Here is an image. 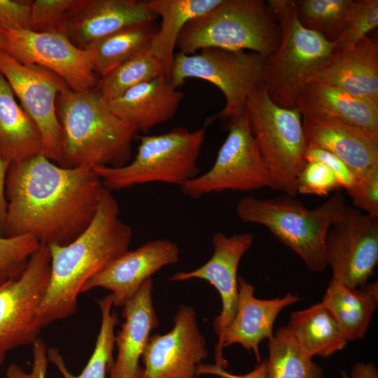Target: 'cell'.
Wrapping results in <instances>:
<instances>
[{"mask_svg": "<svg viewBox=\"0 0 378 378\" xmlns=\"http://www.w3.org/2000/svg\"><path fill=\"white\" fill-rule=\"evenodd\" d=\"M57 112L63 137L60 166L120 167L130 162L138 131L116 115L94 89L62 90L57 98Z\"/></svg>", "mask_w": 378, "mask_h": 378, "instance_id": "cell-3", "label": "cell"}, {"mask_svg": "<svg viewBox=\"0 0 378 378\" xmlns=\"http://www.w3.org/2000/svg\"><path fill=\"white\" fill-rule=\"evenodd\" d=\"M158 17L136 0H80L66 20L64 33L77 47L94 42L128 26Z\"/></svg>", "mask_w": 378, "mask_h": 378, "instance_id": "cell-19", "label": "cell"}, {"mask_svg": "<svg viewBox=\"0 0 378 378\" xmlns=\"http://www.w3.org/2000/svg\"><path fill=\"white\" fill-rule=\"evenodd\" d=\"M206 374L218 375L222 378H267V359L259 363L252 371L241 375L230 374L225 368L216 365H200L197 375Z\"/></svg>", "mask_w": 378, "mask_h": 378, "instance_id": "cell-42", "label": "cell"}, {"mask_svg": "<svg viewBox=\"0 0 378 378\" xmlns=\"http://www.w3.org/2000/svg\"><path fill=\"white\" fill-rule=\"evenodd\" d=\"M222 0H148L146 6L162 18L150 51L162 63L169 80L178 37L190 20L209 11Z\"/></svg>", "mask_w": 378, "mask_h": 378, "instance_id": "cell-28", "label": "cell"}, {"mask_svg": "<svg viewBox=\"0 0 378 378\" xmlns=\"http://www.w3.org/2000/svg\"><path fill=\"white\" fill-rule=\"evenodd\" d=\"M295 108L301 115H323L337 118L378 137V104L323 83L309 82Z\"/></svg>", "mask_w": 378, "mask_h": 378, "instance_id": "cell-24", "label": "cell"}, {"mask_svg": "<svg viewBox=\"0 0 378 378\" xmlns=\"http://www.w3.org/2000/svg\"><path fill=\"white\" fill-rule=\"evenodd\" d=\"M378 104V46L367 36L352 48L332 54L309 78Z\"/></svg>", "mask_w": 378, "mask_h": 378, "instance_id": "cell-22", "label": "cell"}, {"mask_svg": "<svg viewBox=\"0 0 378 378\" xmlns=\"http://www.w3.org/2000/svg\"><path fill=\"white\" fill-rule=\"evenodd\" d=\"M8 166V163L0 158V237H6L7 200L5 186Z\"/></svg>", "mask_w": 378, "mask_h": 378, "instance_id": "cell-43", "label": "cell"}, {"mask_svg": "<svg viewBox=\"0 0 378 378\" xmlns=\"http://www.w3.org/2000/svg\"><path fill=\"white\" fill-rule=\"evenodd\" d=\"M321 302L332 313L348 342L360 340L378 305V281L352 288L332 277Z\"/></svg>", "mask_w": 378, "mask_h": 378, "instance_id": "cell-26", "label": "cell"}, {"mask_svg": "<svg viewBox=\"0 0 378 378\" xmlns=\"http://www.w3.org/2000/svg\"><path fill=\"white\" fill-rule=\"evenodd\" d=\"M347 192L358 209L378 216V163L356 176L354 186Z\"/></svg>", "mask_w": 378, "mask_h": 378, "instance_id": "cell-38", "label": "cell"}, {"mask_svg": "<svg viewBox=\"0 0 378 378\" xmlns=\"http://www.w3.org/2000/svg\"><path fill=\"white\" fill-rule=\"evenodd\" d=\"M103 184L93 169L68 168L43 154L11 163L6 178V237L66 245L92 220Z\"/></svg>", "mask_w": 378, "mask_h": 378, "instance_id": "cell-1", "label": "cell"}, {"mask_svg": "<svg viewBox=\"0 0 378 378\" xmlns=\"http://www.w3.org/2000/svg\"><path fill=\"white\" fill-rule=\"evenodd\" d=\"M307 148H320L339 157L358 176L378 163V137L323 115H302Z\"/></svg>", "mask_w": 378, "mask_h": 378, "instance_id": "cell-20", "label": "cell"}, {"mask_svg": "<svg viewBox=\"0 0 378 378\" xmlns=\"http://www.w3.org/2000/svg\"><path fill=\"white\" fill-rule=\"evenodd\" d=\"M48 346L43 340L38 338L32 344L33 363L31 371L25 372L15 363L8 365L6 371V378H46L48 368Z\"/></svg>", "mask_w": 378, "mask_h": 378, "instance_id": "cell-41", "label": "cell"}, {"mask_svg": "<svg viewBox=\"0 0 378 378\" xmlns=\"http://www.w3.org/2000/svg\"><path fill=\"white\" fill-rule=\"evenodd\" d=\"M166 334L150 337L142 353L140 378H195L197 367L208 355L193 307L181 305Z\"/></svg>", "mask_w": 378, "mask_h": 378, "instance_id": "cell-15", "label": "cell"}, {"mask_svg": "<svg viewBox=\"0 0 378 378\" xmlns=\"http://www.w3.org/2000/svg\"><path fill=\"white\" fill-rule=\"evenodd\" d=\"M326 258L332 278L352 288L368 283L378 262V216L346 205L328 232Z\"/></svg>", "mask_w": 378, "mask_h": 378, "instance_id": "cell-14", "label": "cell"}, {"mask_svg": "<svg viewBox=\"0 0 378 378\" xmlns=\"http://www.w3.org/2000/svg\"><path fill=\"white\" fill-rule=\"evenodd\" d=\"M340 373H341L342 378H349V377L346 374L345 371L341 370Z\"/></svg>", "mask_w": 378, "mask_h": 378, "instance_id": "cell-46", "label": "cell"}, {"mask_svg": "<svg viewBox=\"0 0 378 378\" xmlns=\"http://www.w3.org/2000/svg\"><path fill=\"white\" fill-rule=\"evenodd\" d=\"M228 120V134L212 167L181 187L188 197L199 199L227 190L248 192L262 188L274 189L251 131L246 109Z\"/></svg>", "mask_w": 378, "mask_h": 378, "instance_id": "cell-10", "label": "cell"}, {"mask_svg": "<svg viewBox=\"0 0 378 378\" xmlns=\"http://www.w3.org/2000/svg\"><path fill=\"white\" fill-rule=\"evenodd\" d=\"M15 96L0 73V158L9 164L34 158L43 150L37 125Z\"/></svg>", "mask_w": 378, "mask_h": 378, "instance_id": "cell-25", "label": "cell"}, {"mask_svg": "<svg viewBox=\"0 0 378 378\" xmlns=\"http://www.w3.org/2000/svg\"><path fill=\"white\" fill-rule=\"evenodd\" d=\"M206 125L195 131L175 127L160 135L139 136L134 160L122 167L93 170L111 192L153 182L181 187L200 172L197 161Z\"/></svg>", "mask_w": 378, "mask_h": 378, "instance_id": "cell-7", "label": "cell"}, {"mask_svg": "<svg viewBox=\"0 0 378 378\" xmlns=\"http://www.w3.org/2000/svg\"><path fill=\"white\" fill-rule=\"evenodd\" d=\"M281 29L267 3L262 0H222L214 8L190 20L176 48L185 55L217 48L251 50L265 59L279 46Z\"/></svg>", "mask_w": 378, "mask_h": 378, "instance_id": "cell-5", "label": "cell"}, {"mask_svg": "<svg viewBox=\"0 0 378 378\" xmlns=\"http://www.w3.org/2000/svg\"><path fill=\"white\" fill-rule=\"evenodd\" d=\"M246 109L251 131L271 176L274 190L297 195V178L307 163L302 115L283 108L269 97L263 85L248 96Z\"/></svg>", "mask_w": 378, "mask_h": 378, "instance_id": "cell-8", "label": "cell"}, {"mask_svg": "<svg viewBox=\"0 0 378 378\" xmlns=\"http://www.w3.org/2000/svg\"><path fill=\"white\" fill-rule=\"evenodd\" d=\"M80 0L31 1L28 29L34 32H62Z\"/></svg>", "mask_w": 378, "mask_h": 378, "instance_id": "cell-36", "label": "cell"}, {"mask_svg": "<svg viewBox=\"0 0 378 378\" xmlns=\"http://www.w3.org/2000/svg\"><path fill=\"white\" fill-rule=\"evenodd\" d=\"M345 206L344 197L338 192L312 209L285 194L265 199L245 196L238 202L236 214L243 223L265 227L298 255L309 270L318 273L328 266V232Z\"/></svg>", "mask_w": 378, "mask_h": 378, "instance_id": "cell-4", "label": "cell"}, {"mask_svg": "<svg viewBox=\"0 0 378 378\" xmlns=\"http://www.w3.org/2000/svg\"><path fill=\"white\" fill-rule=\"evenodd\" d=\"M297 193L326 196L342 188L332 171L316 161L307 162L299 173L296 182Z\"/></svg>", "mask_w": 378, "mask_h": 378, "instance_id": "cell-37", "label": "cell"}, {"mask_svg": "<svg viewBox=\"0 0 378 378\" xmlns=\"http://www.w3.org/2000/svg\"><path fill=\"white\" fill-rule=\"evenodd\" d=\"M378 25L377 0H352L346 24L333 41V53L352 48Z\"/></svg>", "mask_w": 378, "mask_h": 378, "instance_id": "cell-35", "label": "cell"}, {"mask_svg": "<svg viewBox=\"0 0 378 378\" xmlns=\"http://www.w3.org/2000/svg\"><path fill=\"white\" fill-rule=\"evenodd\" d=\"M159 30L155 20L125 27L94 42L88 48L94 54L96 72L101 77L150 49Z\"/></svg>", "mask_w": 378, "mask_h": 378, "instance_id": "cell-29", "label": "cell"}, {"mask_svg": "<svg viewBox=\"0 0 378 378\" xmlns=\"http://www.w3.org/2000/svg\"><path fill=\"white\" fill-rule=\"evenodd\" d=\"M349 378H378V370L373 363H356L350 372Z\"/></svg>", "mask_w": 378, "mask_h": 378, "instance_id": "cell-44", "label": "cell"}, {"mask_svg": "<svg viewBox=\"0 0 378 378\" xmlns=\"http://www.w3.org/2000/svg\"><path fill=\"white\" fill-rule=\"evenodd\" d=\"M179 255L178 245L170 239L148 241L112 261L85 284L81 293L97 287L109 290L113 305L122 307L153 274L178 262Z\"/></svg>", "mask_w": 378, "mask_h": 378, "instance_id": "cell-16", "label": "cell"}, {"mask_svg": "<svg viewBox=\"0 0 378 378\" xmlns=\"http://www.w3.org/2000/svg\"><path fill=\"white\" fill-rule=\"evenodd\" d=\"M285 328L298 346L312 358H328L348 342L335 317L322 302L293 312Z\"/></svg>", "mask_w": 378, "mask_h": 378, "instance_id": "cell-27", "label": "cell"}, {"mask_svg": "<svg viewBox=\"0 0 378 378\" xmlns=\"http://www.w3.org/2000/svg\"><path fill=\"white\" fill-rule=\"evenodd\" d=\"M0 73L37 125L43 140L42 154L61 165L63 137L57 98L69 86L53 72L40 66L23 64L3 50H0Z\"/></svg>", "mask_w": 378, "mask_h": 378, "instance_id": "cell-12", "label": "cell"}, {"mask_svg": "<svg viewBox=\"0 0 378 378\" xmlns=\"http://www.w3.org/2000/svg\"><path fill=\"white\" fill-rule=\"evenodd\" d=\"M97 302L102 316L99 332L94 351L79 375L74 376L69 371L57 348L48 347V361L57 367L64 378H106V373L113 364L115 327L118 324L119 320L117 314L112 311L113 305L111 293Z\"/></svg>", "mask_w": 378, "mask_h": 378, "instance_id": "cell-30", "label": "cell"}, {"mask_svg": "<svg viewBox=\"0 0 378 378\" xmlns=\"http://www.w3.org/2000/svg\"><path fill=\"white\" fill-rule=\"evenodd\" d=\"M307 162H320L328 167L337 177L342 188L348 192L354 185L356 176L348 166L335 155L320 148H307Z\"/></svg>", "mask_w": 378, "mask_h": 378, "instance_id": "cell-40", "label": "cell"}, {"mask_svg": "<svg viewBox=\"0 0 378 378\" xmlns=\"http://www.w3.org/2000/svg\"><path fill=\"white\" fill-rule=\"evenodd\" d=\"M352 0H298V18L302 26L335 41L343 31Z\"/></svg>", "mask_w": 378, "mask_h": 378, "instance_id": "cell-33", "label": "cell"}, {"mask_svg": "<svg viewBox=\"0 0 378 378\" xmlns=\"http://www.w3.org/2000/svg\"><path fill=\"white\" fill-rule=\"evenodd\" d=\"M265 59L256 52L217 48L200 50V53L176 52L169 77L178 88L186 79L196 78L214 84L223 94L225 105L211 120L237 116L246 111L248 96L263 85Z\"/></svg>", "mask_w": 378, "mask_h": 378, "instance_id": "cell-9", "label": "cell"}, {"mask_svg": "<svg viewBox=\"0 0 378 378\" xmlns=\"http://www.w3.org/2000/svg\"><path fill=\"white\" fill-rule=\"evenodd\" d=\"M31 1L0 0V31L28 29Z\"/></svg>", "mask_w": 378, "mask_h": 378, "instance_id": "cell-39", "label": "cell"}, {"mask_svg": "<svg viewBox=\"0 0 378 378\" xmlns=\"http://www.w3.org/2000/svg\"><path fill=\"white\" fill-rule=\"evenodd\" d=\"M5 40L3 34L0 31V50L4 49Z\"/></svg>", "mask_w": 378, "mask_h": 378, "instance_id": "cell-45", "label": "cell"}, {"mask_svg": "<svg viewBox=\"0 0 378 378\" xmlns=\"http://www.w3.org/2000/svg\"><path fill=\"white\" fill-rule=\"evenodd\" d=\"M40 243L29 234L0 237V288L18 279Z\"/></svg>", "mask_w": 378, "mask_h": 378, "instance_id": "cell-34", "label": "cell"}, {"mask_svg": "<svg viewBox=\"0 0 378 378\" xmlns=\"http://www.w3.org/2000/svg\"><path fill=\"white\" fill-rule=\"evenodd\" d=\"M162 76H166L162 63L148 50L101 77L94 89L108 101L137 85Z\"/></svg>", "mask_w": 378, "mask_h": 378, "instance_id": "cell-32", "label": "cell"}, {"mask_svg": "<svg viewBox=\"0 0 378 378\" xmlns=\"http://www.w3.org/2000/svg\"><path fill=\"white\" fill-rule=\"evenodd\" d=\"M153 290V280L150 278L122 307L125 321L115 335L118 354L108 371L109 378H140L142 374L139 359L151 331L158 325Z\"/></svg>", "mask_w": 378, "mask_h": 378, "instance_id": "cell-21", "label": "cell"}, {"mask_svg": "<svg viewBox=\"0 0 378 378\" xmlns=\"http://www.w3.org/2000/svg\"><path fill=\"white\" fill-rule=\"evenodd\" d=\"M281 29L276 52L265 59L263 87L278 106L295 108L308 80L333 54V43L300 22L295 1L270 0Z\"/></svg>", "mask_w": 378, "mask_h": 378, "instance_id": "cell-6", "label": "cell"}, {"mask_svg": "<svg viewBox=\"0 0 378 378\" xmlns=\"http://www.w3.org/2000/svg\"><path fill=\"white\" fill-rule=\"evenodd\" d=\"M253 241L254 237L249 232L228 237L223 232H217L211 239L213 255L205 264L190 272H176L168 279L173 281L203 279L218 291L222 308L214 321V330L217 335L218 341L235 315L238 300V266Z\"/></svg>", "mask_w": 378, "mask_h": 378, "instance_id": "cell-18", "label": "cell"}, {"mask_svg": "<svg viewBox=\"0 0 378 378\" xmlns=\"http://www.w3.org/2000/svg\"><path fill=\"white\" fill-rule=\"evenodd\" d=\"M51 257L39 245L22 275L0 288V365L11 350L32 344L42 327L38 320L50 283Z\"/></svg>", "mask_w": 378, "mask_h": 378, "instance_id": "cell-11", "label": "cell"}, {"mask_svg": "<svg viewBox=\"0 0 378 378\" xmlns=\"http://www.w3.org/2000/svg\"><path fill=\"white\" fill-rule=\"evenodd\" d=\"M165 76L137 85L120 97L107 100L112 111L134 125L137 131L147 132L172 119L183 99Z\"/></svg>", "mask_w": 378, "mask_h": 378, "instance_id": "cell-23", "label": "cell"}, {"mask_svg": "<svg viewBox=\"0 0 378 378\" xmlns=\"http://www.w3.org/2000/svg\"><path fill=\"white\" fill-rule=\"evenodd\" d=\"M237 281L235 315L215 347V365L223 368L227 367L223 349L233 344H239L248 351H253L258 363H260V342L273 337L274 322L279 313L301 300L298 295L290 293L281 298L258 299L254 296L253 285L242 276H239Z\"/></svg>", "mask_w": 378, "mask_h": 378, "instance_id": "cell-17", "label": "cell"}, {"mask_svg": "<svg viewBox=\"0 0 378 378\" xmlns=\"http://www.w3.org/2000/svg\"><path fill=\"white\" fill-rule=\"evenodd\" d=\"M267 378H323L322 368L295 343L285 326L269 340Z\"/></svg>", "mask_w": 378, "mask_h": 378, "instance_id": "cell-31", "label": "cell"}, {"mask_svg": "<svg viewBox=\"0 0 378 378\" xmlns=\"http://www.w3.org/2000/svg\"><path fill=\"white\" fill-rule=\"evenodd\" d=\"M4 50L19 62L43 67L60 77L74 92L95 88L94 54L91 48L74 45L62 32H34L29 29L1 31Z\"/></svg>", "mask_w": 378, "mask_h": 378, "instance_id": "cell-13", "label": "cell"}, {"mask_svg": "<svg viewBox=\"0 0 378 378\" xmlns=\"http://www.w3.org/2000/svg\"><path fill=\"white\" fill-rule=\"evenodd\" d=\"M119 212L117 200L104 187L96 214L88 227L68 244L48 246L51 270L38 315L42 328L74 314L85 284L128 251L133 232L119 219Z\"/></svg>", "mask_w": 378, "mask_h": 378, "instance_id": "cell-2", "label": "cell"}]
</instances>
